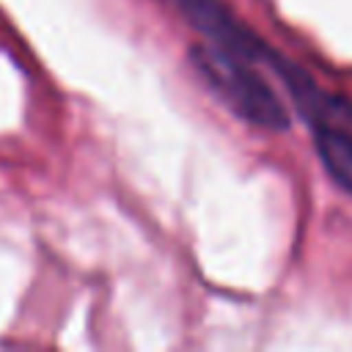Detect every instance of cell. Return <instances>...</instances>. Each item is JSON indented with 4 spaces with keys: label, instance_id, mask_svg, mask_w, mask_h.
<instances>
[{
    "label": "cell",
    "instance_id": "cell-1",
    "mask_svg": "<svg viewBox=\"0 0 352 352\" xmlns=\"http://www.w3.org/2000/svg\"><path fill=\"white\" fill-rule=\"evenodd\" d=\"M192 63L206 85L245 121L264 129H286L289 113L267 80L250 66V60L217 44H195Z\"/></svg>",
    "mask_w": 352,
    "mask_h": 352
},
{
    "label": "cell",
    "instance_id": "cell-2",
    "mask_svg": "<svg viewBox=\"0 0 352 352\" xmlns=\"http://www.w3.org/2000/svg\"><path fill=\"white\" fill-rule=\"evenodd\" d=\"M314 143H316V154L327 176L338 187L352 192V132L338 129L333 121H316Z\"/></svg>",
    "mask_w": 352,
    "mask_h": 352
}]
</instances>
